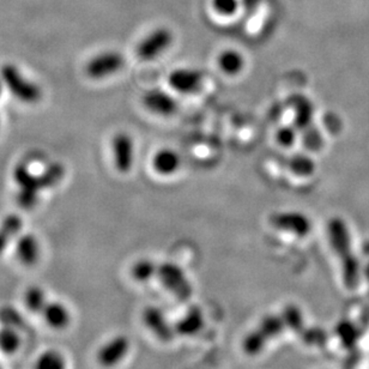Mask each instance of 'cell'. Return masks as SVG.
I'll return each instance as SVG.
<instances>
[{"label":"cell","instance_id":"cell-1","mask_svg":"<svg viewBox=\"0 0 369 369\" xmlns=\"http://www.w3.org/2000/svg\"><path fill=\"white\" fill-rule=\"evenodd\" d=\"M327 236L332 249L342 264L344 283L349 289L356 288L360 283V261L352 249V235L343 218L332 217L327 222Z\"/></svg>","mask_w":369,"mask_h":369},{"label":"cell","instance_id":"cell-2","mask_svg":"<svg viewBox=\"0 0 369 369\" xmlns=\"http://www.w3.org/2000/svg\"><path fill=\"white\" fill-rule=\"evenodd\" d=\"M288 328L284 315L270 314L261 319L258 326L252 330L243 342V349L247 355H258L264 350L270 340H275Z\"/></svg>","mask_w":369,"mask_h":369},{"label":"cell","instance_id":"cell-3","mask_svg":"<svg viewBox=\"0 0 369 369\" xmlns=\"http://www.w3.org/2000/svg\"><path fill=\"white\" fill-rule=\"evenodd\" d=\"M0 78L3 80L5 88L23 103L34 105L41 101L42 89L40 85L27 78L16 65L10 63L1 65Z\"/></svg>","mask_w":369,"mask_h":369},{"label":"cell","instance_id":"cell-4","mask_svg":"<svg viewBox=\"0 0 369 369\" xmlns=\"http://www.w3.org/2000/svg\"><path fill=\"white\" fill-rule=\"evenodd\" d=\"M13 179L18 186L16 196L18 205L25 210L35 208L40 199V192L45 191L41 176L34 175L30 171V162L23 161L13 169Z\"/></svg>","mask_w":369,"mask_h":369},{"label":"cell","instance_id":"cell-5","mask_svg":"<svg viewBox=\"0 0 369 369\" xmlns=\"http://www.w3.org/2000/svg\"><path fill=\"white\" fill-rule=\"evenodd\" d=\"M156 278L161 282L166 290L180 301H187L193 295L192 284L189 277L179 265L174 264L172 261L159 264Z\"/></svg>","mask_w":369,"mask_h":369},{"label":"cell","instance_id":"cell-6","mask_svg":"<svg viewBox=\"0 0 369 369\" xmlns=\"http://www.w3.org/2000/svg\"><path fill=\"white\" fill-rule=\"evenodd\" d=\"M174 33L167 27H157L142 38L136 48V55L143 62H152L164 55L174 43Z\"/></svg>","mask_w":369,"mask_h":369},{"label":"cell","instance_id":"cell-7","mask_svg":"<svg viewBox=\"0 0 369 369\" xmlns=\"http://www.w3.org/2000/svg\"><path fill=\"white\" fill-rule=\"evenodd\" d=\"M268 222L277 231H284L301 239L308 236L313 228L310 218L305 212L298 210L280 211L273 214Z\"/></svg>","mask_w":369,"mask_h":369},{"label":"cell","instance_id":"cell-8","mask_svg":"<svg viewBox=\"0 0 369 369\" xmlns=\"http://www.w3.org/2000/svg\"><path fill=\"white\" fill-rule=\"evenodd\" d=\"M125 66V57L117 50H105L94 55L85 65V73L92 80H105L122 71Z\"/></svg>","mask_w":369,"mask_h":369},{"label":"cell","instance_id":"cell-9","mask_svg":"<svg viewBox=\"0 0 369 369\" xmlns=\"http://www.w3.org/2000/svg\"><path fill=\"white\" fill-rule=\"evenodd\" d=\"M130 350L131 340L127 335H114L97 349L96 362L102 368H115L126 360Z\"/></svg>","mask_w":369,"mask_h":369},{"label":"cell","instance_id":"cell-10","mask_svg":"<svg viewBox=\"0 0 369 369\" xmlns=\"http://www.w3.org/2000/svg\"><path fill=\"white\" fill-rule=\"evenodd\" d=\"M205 80L204 73L193 67H178L168 75V84L173 90L184 95L196 94L203 88Z\"/></svg>","mask_w":369,"mask_h":369},{"label":"cell","instance_id":"cell-11","mask_svg":"<svg viewBox=\"0 0 369 369\" xmlns=\"http://www.w3.org/2000/svg\"><path fill=\"white\" fill-rule=\"evenodd\" d=\"M114 166L122 174L130 173L136 159V145L132 136L127 132H117L112 139Z\"/></svg>","mask_w":369,"mask_h":369},{"label":"cell","instance_id":"cell-12","mask_svg":"<svg viewBox=\"0 0 369 369\" xmlns=\"http://www.w3.org/2000/svg\"><path fill=\"white\" fill-rule=\"evenodd\" d=\"M143 323L161 342H171L175 337V328L168 323L164 312L157 307L149 306L143 310Z\"/></svg>","mask_w":369,"mask_h":369},{"label":"cell","instance_id":"cell-13","mask_svg":"<svg viewBox=\"0 0 369 369\" xmlns=\"http://www.w3.org/2000/svg\"><path fill=\"white\" fill-rule=\"evenodd\" d=\"M143 105L149 112L157 117H172L178 110V102L175 99L162 89H151L145 92L143 96Z\"/></svg>","mask_w":369,"mask_h":369},{"label":"cell","instance_id":"cell-14","mask_svg":"<svg viewBox=\"0 0 369 369\" xmlns=\"http://www.w3.org/2000/svg\"><path fill=\"white\" fill-rule=\"evenodd\" d=\"M16 258L22 265L31 268L38 264L41 256V246L36 236L33 234L20 235L15 245Z\"/></svg>","mask_w":369,"mask_h":369},{"label":"cell","instance_id":"cell-15","mask_svg":"<svg viewBox=\"0 0 369 369\" xmlns=\"http://www.w3.org/2000/svg\"><path fill=\"white\" fill-rule=\"evenodd\" d=\"M47 326L55 331H64L71 324L72 315L68 307L60 301H50L41 313Z\"/></svg>","mask_w":369,"mask_h":369},{"label":"cell","instance_id":"cell-16","mask_svg":"<svg viewBox=\"0 0 369 369\" xmlns=\"http://www.w3.org/2000/svg\"><path fill=\"white\" fill-rule=\"evenodd\" d=\"M152 168L159 175H174L181 168L180 155L169 147L161 149L152 157Z\"/></svg>","mask_w":369,"mask_h":369},{"label":"cell","instance_id":"cell-17","mask_svg":"<svg viewBox=\"0 0 369 369\" xmlns=\"http://www.w3.org/2000/svg\"><path fill=\"white\" fill-rule=\"evenodd\" d=\"M291 106L294 109V122L295 127L298 130H305L307 127H312V122L314 117V106L308 97L303 95L293 96Z\"/></svg>","mask_w":369,"mask_h":369},{"label":"cell","instance_id":"cell-18","mask_svg":"<svg viewBox=\"0 0 369 369\" xmlns=\"http://www.w3.org/2000/svg\"><path fill=\"white\" fill-rule=\"evenodd\" d=\"M205 319L199 307H191L187 313L176 323L175 333L179 335H194L204 327Z\"/></svg>","mask_w":369,"mask_h":369},{"label":"cell","instance_id":"cell-19","mask_svg":"<svg viewBox=\"0 0 369 369\" xmlns=\"http://www.w3.org/2000/svg\"><path fill=\"white\" fill-rule=\"evenodd\" d=\"M217 65L224 75H238L245 70L246 59L239 50L226 48L218 55Z\"/></svg>","mask_w":369,"mask_h":369},{"label":"cell","instance_id":"cell-20","mask_svg":"<svg viewBox=\"0 0 369 369\" xmlns=\"http://www.w3.org/2000/svg\"><path fill=\"white\" fill-rule=\"evenodd\" d=\"M23 302L25 308L33 314L41 315L42 310L48 303V296L46 290L41 288L40 285H30L28 289L25 290L23 295Z\"/></svg>","mask_w":369,"mask_h":369},{"label":"cell","instance_id":"cell-21","mask_svg":"<svg viewBox=\"0 0 369 369\" xmlns=\"http://www.w3.org/2000/svg\"><path fill=\"white\" fill-rule=\"evenodd\" d=\"M21 347L22 337L15 327L4 325L0 328V352L8 356H13Z\"/></svg>","mask_w":369,"mask_h":369},{"label":"cell","instance_id":"cell-22","mask_svg":"<svg viewBox=\"0 0 369 369\" xmlns=\"http://www.w3.org/2000/svg\"><path fill=\"white\" fill-rule=\"evenodd\" d=\"M67 360L63 352L48 349L41 352L34 362L33 369H67Z\"/></svg>","mask_w":369,"mask_h":369},{"label":"cell","instance_id":"cell-23","mask_svg":"<svg viewBox=\"0 0 369 369\" xmlns=\"http://www.w3.org/2000/svg\"><path fill=\"white\" fill-rule=\"evenodd\" d=\"M157 266L155 261L151 259H139L131 268V276L138 283H147L152 278H156Z\"/></svg>","mask_w":369,"mask_h":369},{"label":"cell","instance_id":"cell-24","mask_svg":"<svg viewBox=\"0 0 369 369\" xmlns=\"http://www.w3.org/2000/svg\"><path fill=\"white\" fill-rule=\"evenodd\" d=\"M40 176H41L43 189H55V186H58L63 181L64 176H65V167L59 162H52L43 169Z\"/></svg>","mask_w":369,"mask_h":369},{"label":"cell","instance_id":"cell-25","mask_svg":"<svg viewBox=\"0 0 369 369\" xmlns=\"http://www.w3.org/2000/svg\"><path fill=\"white\" fill-rule=\"evenodd\" d=\"M290 169L295 175H313L315 171V162L310 156L296 154L290 159Z\"/></svg>","mask_w":369,"mask_h":369},{"label":"cell","instance_id":"cell-26","mask_svg":"<svg viewBox=\"0 0 369 369\" xmlns=\"http://www.w3.org/2000/svg\"><path fill=\"white\" fill-rule=\"evenodd\" d=\"M285 321L288 324V328L294 332H301L305 328V319L301 308L295 305H289L283 310Z\"/></svg>","mask_w":369,"mask_h":369},{"label":"cell","instance_id":"cell-27","mask_svg":"<svg viewBox=\"0 0 369 369\" xmlns=\"http://www.w3.org/2000/svg\"><path fill=\"white\" fill-rule=\"evenodd\" d=\"M23 222L21 217L17 215H8L0 223V231H3L8 239H15L20 236Z\"/></svg>","mask_w":369,"mask_h":369},{"label":"cell","instance_id":"cell-28","mask_svg":"<svg viewBox=\"0 0 369 369\" xmlns=\"http://www.w3.org/2000/svg\"><path fill=\"white\" fill-rule=\"evenodd\" d=\"M337 333L340 337L344 345L347 347H352L356 343V340L360 338V330L357 328L354 324L344 321L337 327Z\"/></svg>","mask_w":369,"mask_h":369},{"label":"cell","instance_id":"cell-29","mask_svg":"<svg viewBox=\"0 0 369 369\" xmlns=\"http://www.w3.org/2000/svg\"><path fill=\"white\" fill-rule=\"evenodd\" d=\"M214 11L224 17L234 16L239 10V0H211Z\"/></svg>","mask_w":369,"mask_h":369},{"label":"cell","instance_id":"cell-30","mask_svg":"<svg viewBox=\"0 0 369 369\" xmlns=\"http://www.w3.org/2000/svg\"><path fill=\"white\" fill-rule=\"evenodd\" d=\"M276 139L281 147H293L296 139H298V132L295 126H283L277 131Z\"/></svg>","mask_w":369,"mask_h":369},{"label":"cell","instance_id":"cell-31","mask_svg":"<svg viewBox=\"0 0 369 369\" xmlns=\"http://www.w3.org/2000/svg\"><path fill=\"white\" fill-rule=\"evenodd\" d=\"M306 340L307 343L313 345V344H317V345H321V344L326 342V333L324 330H317V328H312L310 331H307L306 335L303 337Z\"/></svg>","mask_w":369,"mask_h":369},{"label":"cell","instance_id":"cell-32","mask_svg":"<svg viewBox=\"0 0 369 369\" xmlns=\"http://www.w3.org/2000/svg\"><path fill=\"white\" fill-rule=\"evenodd\" d=\"M8 243H10V239H8V236L3 231H0V256L6 251Z\"/></svg>","mask_w":369,"mask_h":369},{"label":"cell","instance_id":"cell-33","mask_svg":"<svg viewBox=\"0 0 369 369\" xmlns=\"http://www.w3.org/2000/svg\"><path fill=\"white\" fill-rule=\"evenodd\" d=\"M4 83H3V80H1V78H0V96H1V94H3V92H4Z\"/></svg>","mask_w":369,"mask_h":369},{"label":"cell","instance_id":"cell-34","mask_svg":"<svg viewBox=\"0 0 369 369\" xmlns=\"http://www.w3.org/2000/svg\"><path fill=\"white\" fill-rule=\"evenodd\" d=\"M363 251H365L366 254L367 256H369V241L368 243H366L365 248H363Z\"/></svg>","mask_w":369,"mask_h":369},{"label":"cell","instance_id":"cell-35","mask_svg":"<svg viewBox=\"0 0 369 369\" xmlns=\"http://www.w3.org/2000/svg\"><path fill=\"white\" fill-rule=\"evenodd\" d=\"M365 275L367 276V278H368L369 281V263L367 264V266H366Z\"/></svg>","mask_w":369,"mask_h":369}]
</instances>
